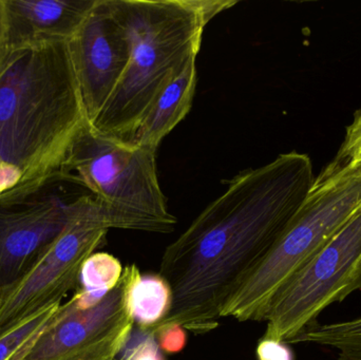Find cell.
Here are the masks:
<instances>
[{
  "label": "cell",
  "mask_w": 361,
  "mask_h": 360,
  "mask_svg": "<svg viewBox=\"0 0 361 360\" xmlns=\"http://www.w3.org/2000/svg\"><path fill=\"white\" fill-rule=\"evenodd\" d=\"M0 53H1V48H0Z\"/></svg>",
  "instance_id": "22"
},
{
  "label": "cell",
  "mask_w": 361,
  "mask_h": 360,
  "mask_svg": "<svg viewBox=\"0 0 361 360\" xmlns=\"http://www.w3.org/2000/svg\"><path fill=\"white\" fill-rule=\"evenodd\" d=\"M123 272L118 258L108 253H94L84 264L80 281L82 289L108 293L118 285Z\"/></svg>",
  "instance_id": "15"
},
{
  "label": "cell",
  "mask_w": 361,
  "mask_h": 360,
  "mask_svg": "<svg viewBox=\"0 0 361 360\" xmlns=\"http://www.w3.org/2000/svg\"><path fill=\"white\" fill-rule=\"evenodd\" d=\"M105 216L92 194L75 198L67 225L0 299V337L30 317L61 304L84 264L106 241Z\"/></svg>",
  "instance_id": "7"
},
{
  "label": "cell",
  "mask_w": 361,
  "mask_h": 360,
  "mask_svg": "<svg viewBox=\"0 0 361 360\" xmlns=\"http://www.w3.org/2000/svg\"><path fill=\"white\" fill-rule=\"evenodd\" d=\"M0 33H1V27H0Z\"/></svg>",
  "instance_id": "21"
},
{
  "label": "cell",
  "mask_w": 361,
  "mask_h": 360,
  "mask_svg": "<svg viewBox=\"0 0 361 360\" xmlns=\"http://www.w3.org/2000/svg\"><path fill=\"white\" fill-rule=\"evenodd\" d=\"M141 332L135 342L127 344L123 354L118 357L121 360H165L162 351L159 347L158 340L154 334Z\"/></svg>",
  "instance_id": "18"
},
{
  "label": "cell",
  "mask_w": 361,
  "mask_h": 360,
  "mask_svg": "<svg viewBox=\"0 0 361 360\" xmlns=\"http://www.w3.org/2000/svg\"><path fill=\"white\" fill-rule=\"evenodd\" d=\"M197 82V58H190L159 93L137 127L133 146L157 151L190 111Z\"/></svg>",
  "instance_id": "12"
},
{
  "label": "cell",
  "mask_w": 361,
  "mask_h": 360,
  "mask_svg": "<svg viewBox=\"0 0 361 360\" xmlns=\"http://www.w3.org/2000/svg\"><path fill=\"white\" fill-rule=\"evenodd\" d=\"M173 292L160 274H142L130 294V310L140 331L150 333L169 315Z\"/></svg>",
  "instance_id": "13"
},
{
  "label": "cell",
  "mask_w": 361,
  "mask_h": 360,
  "mask_svg": "<svg viewBox=\"0 0 361 360\" xmlns=\"http://www.w3.org/2000/svg\"><path fill=\"white\" fill-rule=\"evenodd\" d=\"M361 209V179L322 170L262 261L223 306L221 318L264 321L277 292Z\"/></svg>",
  "instance_id": "5"
},
{
  "label": "cell",
  "mask_w": 361,
  "mask_h": 360,
  "mask_svg": "<svg viewBox=\"0 0 361 360\" xmlns=\"http://www.w3.org/2000/svg\"><path fill=\"white\" fill-rule=\"evenodd\" d=\"M63 179L90 190L109 228L169 234V213L157 170V151L104 137L88 122L76 135Z\"/></svg>",
  "instance_id": "4"
},
{
  "label": "cell",
  "mask_w": 361,
  "mask_h": 360,
  "mask_svg": "<svg viewBox=\"0 0 361 360\" xmlns=\"http://www.w3.org/2000/svg\"><path fill=\"white\" fill-rule=\"evenodd\" d=\"M87 122L68 42L1 48L0 202L65 180L70 148Z\"/></svg>",
  "instance_id": "2"
},
{
  "label": "cell",
  "mask_w": 361,
  "mask_h": 360,
  "mask_svg": "<svg viewBox=\"0 0 361 360\" xmlns=\"http://www.w3.org/2000/svg\"><path fill=\"white\" fill-rule=\"evenodd\" d=\"M68 46L85 114L92 124L116 90L131 55L130 39L111 0L95 1Z\"/></svg>",
  "instance_id": "9"
},
{
  "label": "cell",
  "mask_w": 361,
  "mask_h": 360,
  "mask_svg": "<svg viewBox=\"0 0 361 360\" xmlns=\"http://www.w3.org/2000/svg\"><path fill=\"white\" fill-rule=\"evenodd\" d=\"M324 170L361 179V108L345 129V139L332 162Z\"/></svg>",
  "instance_id": "16"
},
{
  "label": "cell",
  "mask_w": 361,
  "mask_h": 360,
  "mask_svg": "<svg viewBox=\"0 0 361 360\" xmlns=\"http://www.w3.org/2000/svg\"><path fill=\"white\" fill-rule=\"evenodd\" d=\"M156 337L161 351L169 353V354H178V353L182 352L186 347V332L180 325L164 328V329L157 332Z\"/></svg>",
  "instance_id": "19"
},
{
  "label": "cell",
  "mask_w": 361,
  "mask_h": 360,
  "mask_svg": "<svg viewBox=\"0 0 361 360\" xmlns=\"http://www.w3.org/2000/svg\"><path fill=\"white\" fill-rule=\"evenodd\" d=\"M116 360H120V359H116Z\"/></svg>",
  "instance_id": "23"
},
{
  "label": "cell",
  "mask_w": 361,
  "mask_h": 360,
  "mask_svg": "<svg viewBox=\"0 0 361 360\" xmlns=\"http://www.w3.org/2000/svg\"><path fill=\"white\" fill-rule=\"evenodd\" d=\"M61 306V304H59ZM59 306L42 311L0 337V360H10L25 345L29 344L44 327Z\"/></svg>",
  "instance_id": "17"
},
{
  "label": "cell",
  "mask_w": 361,
  "mask_h": 360,
  "mask_svg": "<svg viewBox=\"0 0 361 360\" xmlns=\"http://www.w3.org/2000/svg\"><path fill=\"white\" fill-rule=\"evenodd\" d=\"M256 353L258 360H294L292 349L276 340L261 338Z\"/></svg>",
  "instance_id": "20"
},
{
  "label": "cell",
  "mask_w": 361,
  "mask_h": 360,
  "mask_svg": "<svg viewBox=\"0 0 361 360\" xmlns=\"http://www.w3.org/2000/svg\"><path fill=\"white\" fill-rule=\"evenodd\" d=\"M74 200L38 194L17 202H0V299L63 232Z\"/></svg>",
  "instance_id": "10"
},
{
  "label": "cell",
  "mask_w": 361,
  "mask_h": 360,
  "mask_svg": "<svg viewBox=\"0 0 361 360\" xmlns=\"http://www.w3.org/2000/svg\"><path fill=\"white\" fill-rule=\"evenodd\" d=\"M141 276L128 264L108 293L82 287L10 360H116L133 334L130 294Z\"/></svg>",
  "instance_id": "6"
},
{
  "label": "cell",
  "mask_w": 361,
  "mask_h": 360,
  "mask_svg": "<svg viewBox=\"0 0 361 360\" xmlns=\"http://www.w3.org/2000/svg\"><path fill=\"white\" fill-rule=\"evenodd\" d=\"M315 179L311 158L296 151L235 175L165 249L159 274L173 304L150 334L171 325L195 335L216 329L223 306L286 232Z\"/></svg>",
  "instance_id": "1"
},
{
  "label": "cell",
  "mask_w": 361,
  "mask_h": 360,
  "mask_svg": "<svg viewBox=\"0 0 361 360\" xmlns=\"http://www.w3.org/2000/svg\"><path fill=\"white\" fill-rule=\"evenodd\" d=\"M235 0H111L131 42L128 66L91 127L133 146L140 123L169 80L197 58L206 25Z\"/></svg>",
  "instance_id": "3"
},
{
  "label": "cell",
  "mask_w": 361,
  "mask_h": 360,
  "mask_svg": "<svg viewBox=\"0 0 361 360\" xmlns=\"http://www.w3.org/2000/svg\"><path fill=\"white\" fill-rule=\"evenodd\" d=\"M97 0H0V46L68 42Z\"/></svg>",
  "instance_id": "11"
},
{
  "label": "cell",
  "mask_w": 361,
  "mask_h": 360,
  "mask_svg": "<svg viewBox=\"0 0 361 360\" xmlns=\"http://www.w3.org/2000/svg\"><path fill=\"white\" fill-rule=\"evenodd\" d=\"M303 342L336 349L345 360H361V317L326 325L314 323L286 345Z\"/></svg>",
  "instance_id": "14"
},
{
  "label": "cell",
  "mask_w": 361,
  "mask_h": 360,
  "mask_svg": "<svg viewBox=\"0 0 361 360\" xmlns=\"http://www.w3.org/2000/svg\"><path fill=\"white\" fill-rule=\"evenodd\" d=\"M361 291V209L279 291L263 340L288 344L332 304Z\"/></svg>",
  "instance_id": "8"
}]
</instances>
